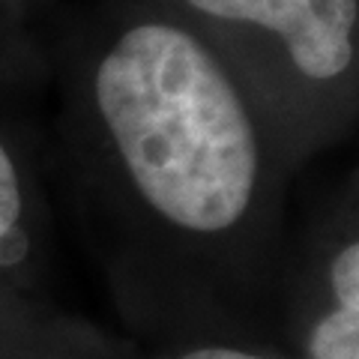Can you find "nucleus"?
Wrapping results in <instances>:
<instances>
[{"label":"nucleus","mask_w":359,"mask_h":359,"mask_svg":"<svg viewBox=\"0 0 359 359\" xmlns=\"http://www.w3.org/2000/svg\"><path fill=\"white\" fill-rule=\"evenodd\" d=\"M66 171L132 339L273 335L290 171L249 90L174 15H135L78 78Z\"/></svg>","instance_id":"f257e3e1"},{"label":"nucleus","mask_w":359,"mask_h":359,"mask_svg":"<svg viewBox=\"0 0 359 359\" xmlns=\"http://www.w3.org/2000/svg\"><path fill=\"white\" fill-rule=\"evenodd\" d=\"M48 243V204L36 162L13 135L0 132V278L39 287Z\"/></svg>","instance_id":"39448f33"},{"label":"nucleus","mask_w":359,"mask_h":359,"mask_svg":"<svg viewBox=\"0 0 359 359\" xmlns=\"http://www.w3.org/2000/svg\"><path fill=\"white\" fill-rule=\"evenodd\" d=\"M0 359H135L132 347L57 309L42 290L0 278Z\"/></svg>","instance_id":"20e7f679"},{"label":"nucleus","mask_w":359,"mask_h":359,"mask_svg":"<svg viewBox=\"0 0 359 359\" xmlns=\"http://www.w3.org/2000/svg\"><path fill=\"white\" fill-rule=\"evenodd\" d=\"M201 25L231 30L273 54L285 75L278 144L290 165L341 141L353 120L359 0H177Z\"/></svg>","instance_id":"f03ea898"},{"label":"nucleus","mask_w":359,"mask_h":359,"mask_svg":"<svg viewBox=\"0 0 359 359\" xmlns=\"http://www.w3.org/2000/svg\"><path fill=\"white\" fill-rule=\"evenodd\" d=\"M294 359H359V192L351 174L285 243L269 314Z\"/></svg>","instance_id":"7ed1b4c3"},{"label":"nucleus","mask_w":359,"mask_h":359,"mask_svg":"<svg viewBox=\"0 0 359 359\" xmlns=\"http://www.w3.org/2000/svg\"><path fill=\"white\" fill-rule=\"evenodd\" d=\"M135 359H294L273 335L245 327L177 330L135 339Z\"/></svg>","instance_id":"423d86ee"}]
</instances>
